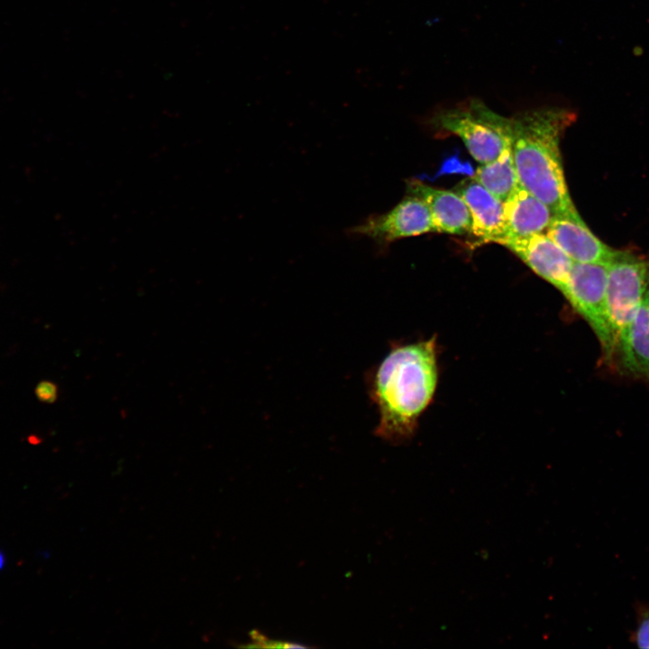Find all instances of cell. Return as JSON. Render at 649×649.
Segmentation results:
<instances>
[{
  "label": "cell",
  "mask_w": 649,
  "mask_h": 649,
  "mask_svg": "<svg viewBox=\"0 0 649 649\" xmlns=\"http://www.w3.org/2000/svg\"><path fill=\"white\" fill-rule=\"evenodd\" d=\"M6 565V555L3 550L0 549V571H2Z\"/></svg>",
  "instance_id": "cell-18"
},
{
  "label": "cell",
  "mask_w": 649,
  "mask_h": 649,
  "mask_svg": "<svg viewBox=\"0 0 649 649\" xmlns=\"http://www.w3.org/2000/svg\"><path fill=\"white\" fill-rule=\"evenodd\" d=\"M434 232L430 210L420 197L407 194L384 214L367 217L349 233L371 239L381 249L407 237Z\"/></svg>",
  "instance_id": "cell-6"
},
{
  "label": "cell",
  "mask_w": 649,
  "mask_h": 649,
  "mask_svg": "<svg viewBox=\"0 0 649 649\" xmlns=\"http://www.w3.org/2000/svg\"><path fill=\"white\" fill-rule=\"evenodd\" d=\"M471 178L503 203L518 182L511 143L496 160L481 164Z\"/></svg>",
  "instance_id": "cell-13"
},
{
  "label": "cell",
  "mask_w": 649,
  "mask_h": 649,
  "mask_svg": "<svg viewBox=\"0 0 649 649\" xmlns=\"http://www.w3.org/2000/svg\"><path fill=\"white\" fill-rule=\"evenodd\" d=\"M407 191L425 202L434 232L458 235L471 233L470 210L456 192L434 188L416 179L407 182Z\"/></svg>",
  "instance_id": "cell-11"
},
{
  "label": "cell",
  "mask_w": 649,
  "mask_h": 649,
  "mask_svg": "<svg viewBox=\"0 0 649 649\" xmlns=\"http://www.w3.org/2000/svg\"><path fill=\"white\" fill-rule=\"evenodd\" d=\"M610 367L649 383V292L617 334Z\"/></svg>",
  "instance_id": "cell-8"
},
{
  "label": "cell",
  "mask_w": 649,
  "mask_h": 649,
  "mask_svg": "<svg viewBox=\"0 0 649 649\" xmlns=\"http://www.w3.org/2000/svg\"><path fill=\"white\" fill-rule=\"evenodd\" d=\"M608 263L573 261L566 299L588 323L599 342L603 361L610 366L617 341L607 302Z\"/></svg>",
  "instance_id": "cell-4"
},
{
  "label": "cell",
  "mask_w": 649,
  "mask_h": 649,
  "mask_svg": "<svg viewBox=\"0 0 649 649\" xmlns=\"http://www.w3.org/2000/svg\"><path fill=\"white\" fill-rule=\"evenodd\" d=\"M437 376L434 339L393 346L368 379L379 413L375 435L392 444L409 440L433 398Z\"/></svg>",
  "instance_id": "cell-1"
},
{
  "label": "cell",
  "mask_w": 649,
  "mask_h": 649,
  "mask_svg": "<svg viewBox=\"0 0 649 649\" xmlns=\"http://www.w3.org/2000/svg\"><path fill=\"white\" fill-rule=\"evenodd\" d=\"M455 192L470 210L471 233L480 243L503 245L507 239L503 203L473 178L458 185Z\"/></svg>",
  "instance_id": "cell-10"
},
{
  "label": "cell",
  "mask_w": 649,
  "mask_h": 649,
  "mask_svg": "<svg viewBox=\"0 0 649 649\" xmlns=\"http://www.w3.org/2000/svg\"><path fill=\"white\" fill-rule=\"evenodd\" d=\"M38 394L43 400L52 401L55 399L57 391L56 387L51 383H42L38 388Z\"/></svg>",
  "instance_id": "cell-17"
},
{
  "label": "cell",
  "mask_w": 649,
  "mask_h": 649,
  "mask_svg": "<svg viewBox=\"0 0 649 649\" xmlns=\"http://www.w3.org/2000/svg\"><path fill=\"white\" fill-rule=\"evenodd\" d=\"M503 211L507 232L506 242L545 231L553 216L548 206L519 181L503 202Z\"/></svg>",
  "instance_id": "cell-12"
},
{
  "label": "cell",
  "mask_w": 649,
  "mask_h": 649,
  "mask_svg": "<svg viewBox=\"0 0 649 649\" xmlns=\"http://www.w3.org/2000/svg\"><path fill=\"white\" fill-rule=\"evenodd\" d=\"M545 231L575 262L608 263L617 251L599 239L578 213L553 215Z\"/></svg>",
  "instance_id": "cell-9"
},
{
  "label": "cell",
  "mask_w": 649,
  "mask_h": 649,
  "mask_svg": "<svg viewBox=\"0 0 649 649\" xmlns=\"http://www.w3.org/2000/svg\"><path fill=\"white\" fill-rule=\"evenodd\" d=\"M466 173L470 176H473V169L470 163H462L459 160L456 156H452L444 160L442 165L440 173ZM438 174V175H439Z\"/></svg>",
  "instance_id": "cell-16"
},
{
  "label": "cell",
  "mask_w": 649,
  "mask_h": 649,
  "mask_svg": "<svg viewBox=\"0 0 649 649\" xmlns=\"http://www.w3.org/2000/svg\"><path fill=\"white\" fill-rule=\"evenodd\" d=\"M428 123L438 132L460 137L481 164L496 160L512 142V116L497 114L478 98L438 110Z\"/></svg>",
  "instance_id": "cell-3"
},
{
  "label": "cell",
  "mask_w": 649,
  "mask_h": 649,
  "mask_svg": "<svg viewBox=\"0 0 649 649\" xmlns=\"http://www.w3.org/2000/svg\"><path fill=\"white\" fill-rule=\"evenodd\" d=\"M636 629L631 633L630 641L639 648H649V604L636 602Z\"/></svg>",
  "instance_id": "cell-14"
},
{
  "label": "cell",
  "mask_w": 649,
  "mask_h": 649,
  "mask_svg": "<svg viewBox=\"0 0 649 649\" xmlns=\"http://www.w3.org/2000/svg\"><path fill=\"white\" fill-rule=\"evenodd\" d=\"M251 638V644L246 645L247 647H261V648H306L307 646L297 644L291 641L283 640H272L268 638L265 635L261 634L258 630H252L250 635Z\"/></svg>",
  "instance_id": "cell-15"
},
{
  "label": "cell",
  "mask_w": 649,
  "mask_h": 649,
  "mask_svg": "<svg viewBox=\"0 0 649 649\" xmlns=\"http://www.w3.org/2000/svg\"><path fill=\"white\" fill-rule=\"evenodd\" d=\"M648 292L649 256L617 250L607 274L608 309L617 338Z\"/></svg>",
  "instance_id": "cell-5"
},
{
  "label": "cell",
  "mask_w": 649,
  "mask_h": 649,
  "mask_svg": "<svg viewBox=\"0 0 649 649\" xmlns=\"http://www.w3.org/2000/svg\"><path fill=\"white\" fill-rule=\"evenodd\" d=\"M503 246L565 296L573 261L546 233L513 238Z\"/></svg>",
  "instance_id": "cell-7"
},
{
  "label": "cell",
  "mask_w": 649,
  "mask_h": 649,
  "mask_svg": "<svg viewBox=\"0 0 649 649\" xmlns=\"http://www.w3.org/2000/svg\"><path fill=\"white\" fill-rule=\"evenodd\" d=\"M571 110L544 106L512 116V153L520 184L544 202L553 215L578 213L565 182L560 141L575 122Z\"/></svg>",
  "instance_id": "cell-2"
}]
</instances>
